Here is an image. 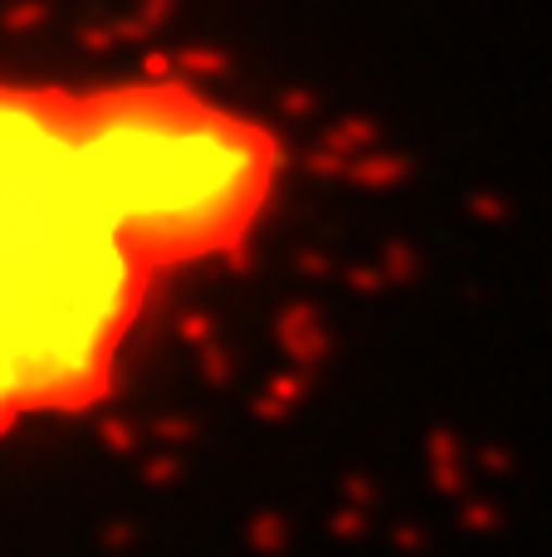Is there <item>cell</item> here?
<instances>
[{"mask_svg": "<svg viewBox=\"0 0 552 557\" xmlns=\"http://www.w3.org/2000/svg\"><path fill=\"white\" fill-rule=\"evenodd\" d=\"M284 172L279 127L186 74L0 78V435L103 406L156 288L240 270Z\"/></svg>", "mask_w": 552, "mask_h": 557, "instance_id": "1", "label": "cell"}]
</instances>
